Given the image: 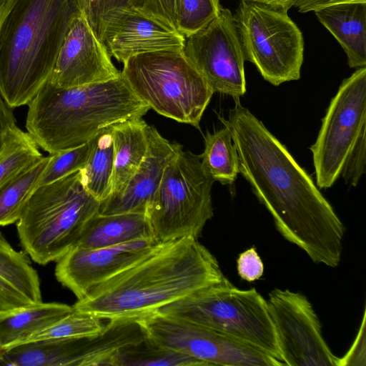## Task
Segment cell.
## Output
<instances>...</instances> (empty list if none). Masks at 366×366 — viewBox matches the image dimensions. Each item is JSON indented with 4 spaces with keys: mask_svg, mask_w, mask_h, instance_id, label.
<instances>
[{
    "mask_svg": "<svg viewBox=\"0 0 366 366\" xmlns=\"http://www.w3.org/2000/svg\"><path fill=\"white\" fill-rule=\"evenodd\" d=\"M16 125L12 112L0 94V147L9 128Z\"/></svg>",
    "mask_w": 366,
    "mask_h": 366,
    "instance_id": "74e56055",
    "label": "cell"
},
{
    "mask_svg": "<svg viewBox=\"0 0 366 366\" xmlns=\"http://www.w3.org/2000/svg\"><path fill=\"white\" fill-rule=\"evenodd\" d=\"M366 127H364L352 147L342 167L341 175L346 184L356 187L365 173Z\"/></svg>",
    "mask_w": 366,
    "mask_h": 366,
    "instance_id": "1f68e13d",
    "label": "cell"
},
{
    "mask_svg": "<svg viewBox=\"0 0 366 366\" xmlns=\"http://www.w3.org/2000/svg\"><path fill=\"white\" fill-rule=\"evenodd\" d=\"M147 125L142 117H136L112 126L114 172L109 197L124 189L143 160L148 146Z\"/></svg>",
    "mask_w": 366,
    "mask_h": 366,
    "instance_id": "ffe728a7",
    "label": "cell"
},
{
    "mask_svg": "<svg viewBox=\"0 0 366 366\" xmlns=\"http://www.w3.org/2000/svg\"><path fill=\"white\" fill-rule=\"evenodd\" d=\"M150 238L154 239L145 214L97 212L86 223L76 247L100 248Z\"/></svg>",
    "mask_w": 366,
    "mask_h": 366,
    "instance_id": "d6986e66",
    "label": "cell"
},
{
    "mask_svg": "<svg viewBox=\"0 0 366 366\" xmlns=\"http://www.w3.org/2000/svg\"><path fill=\"white\" fill-rule=\"evenodd\" d=\"M6 0H0V6L6 1Z\"/></svg>",
    "mask_w": 366,
    "mask_h": 366,
    "instance_id": "ab89813d",
    "label": "cell"
},
{
    "mask_svg": "<svg viewBox=\"0 0 366 366\" xmlns=\"http://www.w3.org/2000/svg\"><path fill=\"white\" fill-rule=\"evenodd\" d=\"M214 182L200 154L181 149L167 164L145 213L154 238L159 242L198 239L214 215Z\"/></svg>",
    "mask_w": 366,
    "mask_h": 366,
    "instance_id": "ba28073f",
    "label": "cell"
},
{
    "mask_svg": "<svg viewBox=\"0 0 366 366\" xmlns=\"http://www.w3.org/2000/svg\"><path fill=\"white\" fill-rule=\"evenodd\" d=\"M139 321L146 335L154 342L206 365H285L274 357L231 336L159 312Z\"/></svg>",
    "mask_w": 366,
    "mask_h": 366,
    "instance_id": "8fae6325",
    "label": "cell"
},
{
    "mask_svg": "<svg viewBox=\"0 0 366 366\" xmlns=\"http://www.w3.org/2000/svg\"><path fill=\"white\" fill-rule=\"evenodd\" d=\"M81 0H6L0 6V94L14 109L49 81Z\"/></svg>",
    "mask_w": 366,
    "mask_h": 366,
    "instance_id": "3957f363",
    "label": "cell"
},
{
    "mask_svg": "<svg viewBox=\"0 0 366 366\" xmlns=\"http://www.w3.org/2000/svg\"><path fill=\"white\" fill-rule=\"evenodd\" d=\"M226 279L216 257L197 239L179 238L160 243L72 307L105 320L141 318Z\"/></svg>",
    "mask_w": 366,
    "mask_h": 366,
    "instance_id": "7a4b0ae2",
    "label": "cell"
},
{
    "mask_svg": "<svg viewBox=\"0 0 366 366\" xmlns=\"http://www.w3.org/2000/svg\"><path fill=\"white\" fill-rule=\"evenodd\" d=\"M41 157L27 132L16 125L9 128L0 147V188Z\"/></svg>",
    "mask_w": 366,
    "mask_h": 366,
    "instance_id": "4316f807",
    "label": "cell"
},
{
    "mask_svg": "<svg viewBox=\"0 0 366 366\" xmlns=\"http://www.w3.org/2000/svg\"><path fill=\"white\" fill-rule=\"evenodd\" d=\"M183 53L214 92L236 99L246 93L245 59L229 9L222 6L216 18L187 37Z\"/></svg>",
    "mask_w": 366,
    "mask_h": 366,
    "instance_id": "4fadbf2b",
    "label": "cell"
},
{
    "mask_svg": "<svg viewBox=\"0 0 366 366\" xmlns=\"http://www.w3.org/2000/svg\"><path fill=\"white\" fill-rule=\"evenodd\" d=\"M147 149L138 169L124 190L100 202L99 214L146 213L167 164L183 148L163 137L153 126L147 125Z\"/></svg>",
    "mask_w": 366,
    "mask_h": 366,
    "instance_id": "e0dca14e",
    "label": "cell"
},
{
    "mask_svg": "<svg viewBox=\"0 0 366 366\" xmlns=\"http://www.w3.org/2000/svg\"><path fill=\"white\" fill-rule=\"evenodd\" d=\"M365 310L354 342L348 351L338 358L337 366H365Z\"/></svg>",
    "mask_w": 366,
    "mask_h": 366,
    "instance_id": "e575fe53",
    "label": "cell"
},
{
    "mask_svg": "<svg viewBox=\"0 0 366 366\" xmlns=\"http://www.w3.org/2000/svg\"><path fill=\"white\" fill-rule=\"evenodd\" d=\"M99 205L84 188L79 170L39 186L16 222L21 244L39 264L56 262L76 247Z\"/></svg>",
    "mask_w": 366,
    "mask_h": 366,
    "instance_id": "5b68a950",
    "label": "cell"
},
{
    "mask_svg": "<svg viewBox=\"0 0 366 366\" xmlns=\"http://www.w3.org/2000/svg\"><path fill=\"white\" fill-rule=\"evenodd\" d=\"M120 75L83 12L74 20L64 39L49 81L56 87L69 88L107 81Z\"/></svg>",
    "mask_w": 366,
    "mask_h": 366,
    "instance_id": "9a60e30c",
    "label": "cell"
},
{
    "mask_svg": "<svg viewBox=\"0 0 366 366\" xmlns=\"http://www.w3.org/2000/svg\"><path fill=\"white\" fill-rule=\"evenodd\" d=\"M366 127V67L358 68L341 83L331 99L312 154L316 184L331 187L340 177L346 158Z\"/></svg>",
    "mask_w": 366,
    "mask_h": 366,
    "instance_id": "30bf717a",
    "label": "cell"
},
{
    "mask_svg": "<svg viewBox=\"0 0 366 366\" xmlns=\"http://www.w3.org/2000/svg\"><path fill=\"white\" fill-rule=\"evenodd\" d=\"M150 109L122 76L60 88L49 81L28 104L26 132L50 154L85 144L104 129Z\"/></svg>",
    "mask_w": 366,
    "mask_h": 366,
    "instance_id": "277c9868",
    "label": "cell"
},
{
    "mask_svg": "<svg viewBox=\"0 0 366 366\" xmlns=\"http://www.w3.org/2000/svg\"><path fill=\"white\" fill-rule=\"evenodd\" d=\"M137 9L177 30L176 0H142Z\"/></svg>",
    "mask_w": 366,
    "mask_h": 366,
    "instance_id": "d6a6232c",
    "label": "cell"
},
{
    "mask_svg": "<svg viewBox=\"0 0 366 366\" xmlns=\"http://www.w3.org/2000/svg\"><path fill=\"white\" fill-rule=\"evenodd\" d=\"M221 7L219 0H176L177 30L189 37L216 18Z\"/></svg>",
    "mask_w": 366,
    "mask_h": 366,
    "instance_id": "f1b7e54d",
    "label": "cell"
},
{
    "mask_svg": "<svg viewBox=\"0 0 366 366\" xmlns=\"http://www.w3.org/2000/svg\"><path fill=\"white\" fill-rule=\"evenodd\" d=\"M122 76L137 97L158 114L199 127L214 91L183 51L163 50L132 56Z\"/></svg>",
    "mask_w": 366,
    "mask_h": 366,
    "instance_id": "8992f818",
    "label": "cell"
},
{
    "mask_svg": "<svg viewBox=\"0 0 366 366\" xmlns=\"http://www.w3.org/2000/svg\"><path fill=\"white\" fill-rule=\"evenodd\" d=\"M237 269L239 276L247 282L259 280L264 273V264L255 247L239 254L237 259Z\"/></svg>",
    "mask_w": 366,
    "mask_h": 366,
    "instance_id": "836d02e7",
    "label": "cell"
},
{
    "mask_svg": "<svg viewBox=\"0 0 366 366\" xmlns=\"http://www.w3.org/2000/svg\"><path fill=\"white\" fill-rule=\"evenodd\" d=\"M201 156L202 166L210 177L222 184L231 185L239 173V162L229 129L224 125L204 137Z\"/></svg>",
    "mask_w": 366,
    "mask_h": 366,
    "instance_id": "cb8c5ba5",
    "label": "cell"
},
{
    "mask_svg": "<svg viewBox=\"0 0 366 366\" xmlns=\"http://www.w3.org/2000/svg\"><path fill=\"white\" fill-rule=\"evenodd\" d=\"M267 304L280 360L287 366H337L308 299L289 290L274 289Z\"/></svg>",
    "mask_w": 366,
    "mask_h": 366,
    "instance_id": "7c38bea8",
    "label": "cell"
},
{
    "mask_svg": "<svg viewBox=\"0 0 366 366\" xmlns=\"http://www.w3.org/2000/svg\"><path fill=\"white\" fill-rule=\"evenodd\" d=\"M157 312L224 333L281 361L267 300L254 288L239 289L227 278Z\"/></svg>",
    "mask_w": 366,
    "mask_h": 366,
    "instance_id": "52a82bcc",
    "label": "cell"
},
{
    "mask_svg": "<svg viewBox=\"0 0 366 366\" xmlns=\"http://www.w3.org/2000/svg\"><path fill=\"white\" fill-rule=\"evenodd\" d=\"M259 1L277 8L282 9L288 11L290 8L294 6L297 0H253Z\"/></svg>",
    "mask_w": 366,
    "mask_h": 366,
    "instance_id": "f35d334b",
    "label": "cell"
},
{
    "mask_svg": "<svg viewBox=\"0 0 366 366\" xmlns=\"http://www.w3.org/2000/svg\"><path fill=\"white\" fill-rule=\"evenodd\" d=\"M314 12L345 51L349 66H365L366 2L337 4Z\"/></svg>",
    "mask_w": 366,
    "mask_h": 366,
    "instance_id": "ac0fdd59",
    "label": "cell"
},
{
    "mask_svg": "<svg viewBox=\"0 0 366 366\" xmlns=\"http://www.w3.org/2000/svg\"><path fill=\"white\" fill-rule=\"evenodd\" d=\"M162 242L142 239L100 247H75L56 261L57 280L78 300L152 252Z\"/></svg>",
    "mask_w": 366,
    "mask_h": 366,
    "instance_id": "5bb4252c",
    "label": "cell"
},
{
    "mask_svg": "<svg viewBox=\"0 0 366 366\" xmlns=\"http://www.w3.org/2000/svg\"><path fill=\"white\" fill-rule=\"evenodd\" d=\"M94 139L79 147L51 154L39 186L52 183L82 169L93 148Z\"/></svg>",
    "mask_w": 366,
    "mask_h": 366,
    "instance_id": "f546056e",
    "label": "cell"
},
{
    "mask_svg": "<svg viewBox=\"0 0 366 366\" xmlns=\"http://www.w3.org/2000/svg\"><path fill=\"white\" fill-rule=\"evenodd\" d=\"M142 0H81L84 12L97 36L99 26L110 12L126 9H137Z\"/></svg>",
    "mask_w": 366,
    "mask_h": 366,
    "instance_id": "4dcf8cb0",
    "label": "cell"
},
{
    "mask_svg": "<svg viewBox=\"0 0 366 366\" xmlns=\"http://www.w3.org/2000/svg\"><path fill=\"white\" fill-rule=\"evenodd\" d=\"M97 36L111 56L122 63L144 53L183 51L186 39L177 30L137 9H119L108 14Z\"/></svg>",
    "mask_w": 366,
    "mask_h": 366,
    "instance_id": "2e32d148",
    "label": "cell"
},
{
    "mask_svg": "<svg viewBox=\"0 0 366 366\" xmlns=\"http://www.w3.org/2000/svg\"><path fill=\"white\" fill-rule=\"evenodd\" d=\"M51 159L41 157L0 188V226L16 222Z\"/></svg>",
    "mask_w": 366,
    "mask_h": 366,
    "instance_id": "603a6c76",
    "label": "cell"
},
{
    "mask_svg": "<svg viewBox=\"0 0 366 366\" xmlns=\"http://www.w3.org/2000/svg\"><path fill=\"white\" fill-rule=\"evenodd\" d=\"M109 366H206L194 357L162 346L146 335L120 349Z\"/></svg>",
    "mask_w": 366,
    "mask_h": 366,
    "instance_id": "d4e9b609",
    "label": "cell"
},
{
    "mask_svg": "<svg viewBox=\"0 0 366 366\" xmlns=\"http://www.w3.org/2000/svg\"><path fill=\"white\" fill-rule=\"evenodd\" d=\"M355 1L366 2V0H297L294 6L304 14L334 4Z\"/></svg>",
    "mask_w": 366,
    "mask_h": 366,
    "instance_id": "8d00e7d4",
    "label": "cell"
},
{
    "mask_svg": "<svg viewBox=\"0 0 366 366\" xmlns=\"http://www.w3.org/2000/svg\"><path fill=\"white\" fill-rule=\"evenodd\" d=\"M4 313H6V312H0V317L2 316Z\"/></svg>",
    "mask_w": 366,
    "mask_h": 366,
    "instance_id": "b9f144b4",
    "label": "cell"
},
{
    "mask_svg": "<svg viewBox=\"0 0 366 366\" xmlns=\"http://www.w3.org/2000/svg\"><path fill=\"white\" fill-rule=\"evenodd\" d=\"M245 61L274 86L300 78L304 39L287 11L240 0L233 14Z\"/></svg>",
    "mask_w": 366,
    "mask_h": 366,
    "instance_id": "9c48e42d",
    "label": "cell"
},
{
    "mask_svg": "<svg viewBox=\"0 0 366 366\" xmlns=\"http://www.w3.org/2000/svg\"><path fill=\"white\" fill-rule=\"evenodd\" d=\"M79 171L84 188L94 199L101 202L109 196L114 172L112 126L95 137L89 157Z\"/></svg>",
    "mask_w": 366,
    "mask_h": 366,
    "instance_id": "7402d4cb",
    "label": "cell"
},
{
    "mask_svg": "<svg viewBox=\"0 0 366 366\" xmlns=\"http://www.w3.org/2000/svg\"><path fill=\"white\" fill-rule=\"evenodd\" d=\"M109 320L74 309L69 314L34 332L19 344L47 339H71L94 336L104 330Z\"/></svg>",
    "mask_w": 366,
    "mask_h": 366,
    "instance_id": "83f0119b",
    "label": "cell"
},
{
    "mask_svg": "<svg viewBox=\"0 0 366 366\" xmlns=\"http://www.w3.org/2000/svg\"><path fill=\"white\" fill-rule=\"evenodd\" d=\"M32 304L15 287L0 276V312H9Z\"/></svg>",
    "mask_w": 366,
    "mask_h": 366,
    "instance_id": "d590c367",
    "label": "cell"
},
{
    "mask_svg": "<svg viewBox=\"0 0 366 366\" xmlns=\"http://www.w3.org/2000/svg\"><path fill=\"white\" fill-rule=\"evenodd\" d=\"M73 310L66 304L41 302L4 313L0 317V347L3 350L19 344Z\"/></svg>",
    "mask_w": 366,
    "mask_h": 366,
    "instance_id": "44dd1931",
    "label": "cell"
},
{
    "mask_svg": "<svg viewBox=\"0 0 366 366\" xmlns=\"http://www.w3.org/2000/svg\"><path fill=\"white\" fill-rule=\"evenodd\" d=\"M2 349L0 347V359H1V355H2Z\"/></svg>",
    "mask_w": 366,
    "mask_h": 366,
    "instance_id": "60d3db41",
    "label": "cell"
},
{
    "mask_svg": "<svg viewBox=\"0 0 366 366\" xmlns=\"http://www.w3.org/2000/svg\"><path fill=\"white\" fill-rule=\"evenodd\" d=\"M219 119L231 132L239 173L279 232L313 262L337 267L345 228L311 176L238 99L227 119Z\"/></svg>",
    "mask_w": 366,
    "mask_h": 366,
    "instance_id": "6da1fadb",
    "label": "cell"
},
{
    "mask_svg": "<svg viewBox=\"0 0 366 366\" xmlns=\"http://www.w3.org/2000/svg\"><path fill=\"white\" fill-rule=\"evenodd\" d=\"M0 276L32 304L42 302L40 280L26 253L16 251L0 232Z\"/></svg>",
    "mask_w": 366,
    "mask_h": 366,
    "instance_id": "484cf974",
    "label": "cell"
}]
</instances>
